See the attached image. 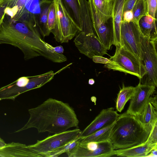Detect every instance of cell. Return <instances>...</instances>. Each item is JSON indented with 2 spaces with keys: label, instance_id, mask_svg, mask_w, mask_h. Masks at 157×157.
<instances>
[{
  "label": "cell",
  "instance_id": "cell-1",
  "mask_svg": "<svg viewBox=\"0 0 157 157\" xmlns=\"http://www.w3.org/2000/svg\"><path fill=\"white\" fill-rule=\"evenodd\" d=\"M36 26L34 22L13 20L5 14L0 25V44L17 47L25 60L42 56L55 63L67 61L65 56L54 52L42 39Z\"/></svg>",
  "mask_w": 157,
  "mask_h": 157
},
{
  "label": "cell",
  "instance_id": "cell-2",
  "mask_svg": "<svg viewBox=\"0 0 157 157\" xmlns=\"http://www.w3.org/2000/svg\"><path fill=\"white\" fill-rule=\"evenodd\" d=\"M28 112V121L15 132L35 128L38 133L57 134L78 127L79 121L74 109L68 104L56 99L49 98Z\"/></svg>",
  "mask_w": 157,
  "mask_h": 157
},
{
  "label": "cell",
  "instance_id": "cell-3",
  "mask_svg": "<svg viewBox=\"0 0 157 157\" xmlns=\"http://www.w3.org/2000/svg\"><path fill=\"white\" fill-rule=\"evenodd\" d=\"M151 128L126 112L120 114L114 123L109 140L114 150L130 147L146 142Z\"/></svg>",
  "mask_w": 157,
  "mask_h": 157
},
{
  "label": "cell",
  "instance_id": "cell-4",
  "mask_svg": "<svg viewBox=\"0 0 157 157\" xmlns=\"http://www.w3.org/2000/svg\"><path fill=\"white\" fill-rule=\"evenodd\" d=\"M114 55L109 59L110 62L105 64L108 69L129 74L141 79L146 73L145 67L140 58L122 47L116 46Z\"/></svg>",
  "mask_w": 157,
  "mask_h": 157
},
{
  "label": "cell",
  "instance_id": "cell-5",
  "mask_svg": "<svg viewBox=\"0 0 157 157\" xmlns=\"http://www.w3.org/2000/svg\"><path fill=\"white\" fill-rule=\"evenodd\" d=\"M157 40H152L141 36L140 59L144 66L146 73L140 79L141 83L154 86L157 85Z\"/></svg>",
  "mask_w": 157,
  "mask_h": 157
},
{
  "label": "cell",
  "instance_id": "cell-6",
  "mask_svg": "<svg viewBox=\"0 0 157 157\" xmlns=\"http://www.w3.org/2000/svg\"><path fill=\"white\" fill-rule=\"evenodd\" d=\"M54 4L56 20L55 27L51 31L56 41L68 42L79 31L64 8L61 0H52Z\"/></svg>",
  "mask_w": 157,
  "mask_h": 157
},
{
  "label": "cell",
  "instance_id": "cell-7",
  "mask_svg": "<svg viewBox=\"0 0 157 157\" xmlns=\"http://www.w3.org/2000/svg\"><path fill=\"white\" fill-rule=\"evenodd\" d=\"M77 128L61 133L54 134L41 140H37L33 144L28 146L34 153L44 157L46 154L62 147L77 138L82 132Z\"/></svg>",
  "mask_w": 157,
  "mask_h": 157
},
{
  "label": "cell",
  "instance_id": "cell-8",
  "mask_svg": "<svg viewBox=\"0 0 157 157\" xmlns=\"http://www.w3.org/2000/svg\"><path fill=\"white\" fill-rule=\"evenodd\" d=\"M45 84L44 78L40 75L21 77L11 83L0 88V100L14 101L21 94L40 88Z\"/></svg>",
  "mask_w": 157,
  "mask_h": 157
},
{
  "label": "cell",
  "instance_id": "cell-9",
  "mask_svg": "<svg viewBox=\"0 0 157 157\" xmlns=\"http://www.w3.org/2000/svg\"><path fill=\"white\" fill-rule=\"evenodd\" d=\"M114 150L109 140L100 142L80 141L66 153L69 157H109L114 155Z\"/></svg>",
  "mask_w": 157,
  "mask_h": 157
},
{
  "label": "cell",
  "instance_id": "cell-10",
  "mask_svg": "<svg viewBox=\"0 0 157 157\" xmlns=\"http://www.w3.org/2000/svg\"><path fill=\"white\" fill-rule=\"evenodd\" d=\"M141 34L138 23L134 21L127 22L122 20L120 46L140 59Z\"/></svg>",
  "mask_w": 157,
  "mask_h": 157
},
{
  "label": "cell",
  "instance_id": "cell-11",
  "mask_svg": "<svg viewBox=\"0 0 157 157\" xmlns=\"http://www.w3.org/2000/svg\"><path fill=\"white\" fill-rule=\"evenodd\" d=\"M74 42L79 52L89 58L95 56H103L107 54V50L95 33H77Z\"/></svg>",
  "mask_w": 157,
  "mask_h": 157
},
{
  "label": "cell",
  "instance_id": "cell-12",
  "mask_svg": "<svg viewBox=\"0 0 157 157\" xmlns=\"http://www.w3.org/2000/svg\"><path fill=\"white\" fill-rule=\"evenodd\" d=\"M93 26L96 35L107 50L114 43V34L111 21L103 19L96 10L92 0H88Z\"/></svg>",
  "mask_w": 157,
  "mask_h": 157
},
{
  "label": "cell",
  "instance_id": "cell-13",
  "mask_svg": "<svg viewBox=\"0 0 157 157\" xmlns=\"http://www.w3.org/2000/svg\"><path fill=\"white\" fill-rule=\"evenodd\" d=\"M156 87L140 82L136 87L126 112L138 117L141 115L149 98L155 91Z\"/></svg>",
  "mask_w": 157,
  "mask_h": 157
},
{
  "label": "cell",
  "instance_id": "cell-14",
  "mask_svg": "<svg viewBox=\"0 0 157 157\" xmlns=\"http://www.w3.org/2000/svg\"><path fill=\"white\" fill-rule=\"evenodd\" d=\"M120 114L113 107L102 109L78 136L82 138L114 123Z\"/></svg>",
  "mask_w": 157,
  "mask_h": 157
},
{
  "label": "cell",
  "instance_id": "cell-15",
  "mask_svg": "<svg viewBox=\"0 0 157 157\" xmlns=\"http://www.w3.org/2000/svg\"><path fill=\"white\" fill-rule=\"evenodd\" d=\"M112 2L111 23L114 34L113 44L119 46L120 33L125 0H111Z\"/></svg>",
  "mask_w": 157,
  "mask_h": 157
},
{
  "label": "cell",
  "instance_id": "cell-16",
  "mask_svg": "<svg viewBox=\"0 0 157 157\" xmlns=\"http://www.w3.org/2000/svg\"><path fill=\"white\" fill-rule=\"evenodd\" d=\"M0 157H41L33 152L25 144L12 142L0 147Z\"/></svg>",
  "mask_w": 157,
  "mask_h": 157
},
{
  "label": "cell",
  "instance_id": "cell-17",
  "mask_svg": "<svg viewBox=\"0 0 157 157\" xmlns=\"http://www.w3.org/2000/svg\"><path fill=\"white\" fill-rule=\"evenodd\" d=\"M153 145L146 141L145 143L130 147L114 150V155L127 157H147Z\"/></svg>",
  "mask_w": 157,
  "mask_h": 157
},
{
  "label": "cell",
  "instance_id": "cell-18",
  "mask_svg": "<svg viewBox=\"0 0 157 157\" xmlns=\"http://www.w3.org/2000/svg\"><path fill=\"white\" fill-rule=\"evenodd\" d=\"M52 1V0H41L39 3L40 12L36 19V24L44 37L49 36L51 33L48 27V19L49 8Z\"/></svg>",
  "mask_w": 157,
  "mask_h": 157
},
{
  "label": "cell",
  "instance_id": "cell-19",
  "mask_svg": "<svg viewBox=\"0 0 157 157\" xmlns=\"http://www.w3.org/2000/svg\"><path fill=\"white\" fill-rule=\"evenodd\" d=\"M156 100V96L151 97L141 115L138 117L143 123L151 128L157 121Z\"/></svg>",
  "mask_w": 157,
  "mask_h": 157
},
{
  "label": "cell",
  "instance_id": "cell-20",
  "mask_svg": "<svg viewBox=\"0 0 157 157\" xmlns=\"http://www.w3.org/2000/svg\"><path fill=\"white\" fill-rule=\"evenodd\" d=\"M157 19L147 15L143 17L139 21V25L142 35L152 40H157L156 27Z\"/></svg>",
  "mask_w": 157,
  "mask_h": 157
},
{
  "label": "cell",
  "instance_id": "cell-21",
  "mask_svg": "<svg viewBox=\"0 0 157 157\" xmlns=\"http://www.w3.org/2000/svg\"><path fill=\"white\" fill-rule=\"evenodd\" d=\"M79 0L81 32L85 34L94 33L96 34L93 26L88 1L87 0Z\"/></svg>",
  "mask_w": 157,
  "mask_h": 157
},
{
  "label": "cell",
  "instance_id": "cell-22",
  "mask_svg": "<svg viewBox=\"0 0 157 157\" xmlns=\"http://www.w3.org/2000/svg\"><path fill=\"white\" fill-rule=\"evenodd\" d=\"M66 11L79 32L81 28L80 21V3L79 0H61Z\"/></svg>",
  "mask_w": 157,
  "mask_h": 157
},
{
  "label": "cell",
  "instance_id": "cell-23",
  "mask_svg": "<svg viewBox=\"0 0 157 157\" xmlns=\"http://www.w3.org/2000/svg\"><path fill=\"white\" fill-rule=\"evenodd\" d=\"M95 8L101 18L105 21L111 18L112 2L111 0H92Z\"/></svg>",
  "mask_w": 157,
  "mask_h": 157
},
{
  "label": "cell",
  "instance_id": "cell-24",
  "mask_svg": "<svg viewBox=\"0 0 157 157\" xmlns=\"http://www.w3.org/2000/svg\"><path fill=\"white\" fill-rule=\"evenodd\" d=\"M135 87L132 86L123 87L120 90L117 98L116 109L121 112L123 110L127 102L132 97Z\"/></svg>",
  "mask_w": 157,
  "mask_h": 157
},
{
  "label": "cell",
  "instance_id": "cell-25",
  "mask_svg": "<svg viewBox=\"0 0 157 157\" xmlns=\"http://www.w3.org/2000/svg\"><path fill=\"white\" fill-rule=\"evenodd\" d=\"M114 124L82 138L80 141L83 142H100L109 140L112 129Z\"/></svg>",
  "mask_w": 157,
  "mask_h": 157
},
{
  "label": "cell",
  "instance_id": "cell-26",
  "mask_svg": "<svg viewBox=\"0 0 157 157\" xmlns=\"http://www.w3.org/2000/svg\"><path fill=\"white\" fill-rule=\"evenodd\" d=\"M134 21L139 23L140 20L148 14L147 5L146 0H137L132 10Z\"/></svg>",
  "mask_w": 157,
  "mask_h": 157
},
{
  "label": "cell",
  "instance_id": "cell-27",
  "mask_svg": "<svg viewBox=\"0 0 157 157\" xmlns=\"http://www.w3.org/2000/svg\"><path fill=\"white\" fill-rule=\"evenodd\" d=\"M82 138L78 136L75 140L62 147L46 154L44 157H58L63 153H67L75 147Z\"/></svg>",
  "mask_w": 157,
  "mask_h": 157
},
{
  "label": "cell",
  "instance_id": "cell-28",
  "mask_svg": "<svg viewBox=\"0 0 157 157\" xmlns=\"http://www.w3.org/2000/svg\"><path fill=\"white\" fill-rule=\"evenodd\" d=\"M56 20V11L54 3L53 1L49 8L48 19V27L51 33L54 28Z\"/></svg>",
  "mask_w": 157,
  "mask_h": 157
},
{
  "label": "cell",
  "instance_id": "cell-29",
  "mask_svg": "<svg viewBox=\"0 0 157 157\" xmlns=\"http://www.w3.org/2000/svg\"><path fill=\"white\" fill-rule=\"evenodd\" d=\"M157 121L151 127L147 141L153 145H157Z\"/></svg>",
  "mask_w": 157,
  "mask_h": 157
},
{
  "label": "cell",
  "instance_id": "cell-30",
  "mask_svg": "<svg viewBox=\"0 0 157 157\" xmlns=\"http://www.w3.org/2000/svg\"><path fill=\"white\" fill-rule=\"evenodd\" d=\"M148 9V14L154 19L156 18L157 0H146Z\"/></svg>",
  "mask_w": 157,
  "mask_h": 157
},
{
  "label": "cell",
  "instance_id": "cell-31",
  "mask_svg": "<svg viewBox=\"0 0 157 157\" xmlns=\"http://www.w3.org/2000/svg\"><path fill=\"white\" fill-rule=\"evenodd\" d=\"M122 20L127 22L133 21V15L132 11L127 10L123 12Z\"/></svg>",
  "mask_w": 157,
  "mask_h": 157
},
{
  "label": "cell",
  "instance_id": "cell-32",
  "mask_svg": "<svg viewBox=\"0 0 157 157\" xmlns=\"http://www.w3.org/2000/svg\"><path fill=\"white\" fill-rule=\"evenodd\" d=\"M137 0H125L123 8V12L127 10H132Z\"/></svg>",
  "mask_w": 157,
  "mask_h": 157
},
{
  "label": "cell",
  "instance_id": "cell-33",
  "mask_svg": "<svg viewBox=\"0 0 157 157\" xmlns=\"http://www.w3.org/2000/svg\"><path fill=\"white\" fill-rule=\"evenodd\" d=\"M94 62L95 63H104L105 64L110 62L109 59L103 57L101 56H95L92 58Z\"/></svg>",
  "mask_w": 157,
  "mask_h": 157
},
{
  "label": "cell",
  "instance_id": "cell-34",
  "mask_svg": "<svg viewBox=\"0 0 157 157\" xmlns=\"http://www.w3.org/2000/svg\"><path fill=\"white\" fill-rule=\"evenodd\" d=\"M7 6V3L0 5V25L6 14L5 10Z\"/></svg>",
  "mask_w": 157,
  "mask_h": 157
},
{
  "label": "cell",
  "instance_id": "cell-35",
  "mask_svg": "<svg viewBox=\"0 0 157 157\" xmlns=\"http://www.w3.org/2000/svg\"><path fill=\"white\" fill-rule=\"evenodd\" d=\"M50 47L53 51L58 53L63 54L64 51L63 47L61 45L53 47L50 45Z\"/></svg>",
  "mask_w": 157,
  "mask_h": 157
},
{
  "label": "cell",
  "instance_id": "cell-36",
  "mask_svg": "<svg viewBox=\"0 0 157 157\" xmlns=\"http://www.w3.org/2000/svg\"><path fill=\"white\" fill-rule=\"evenodd\" d=\"M157 156V145L155 146L151 150L147 157Z\"/></svg>",
  "mask_w": 157,
  "mask_h": 157
},
{
  "label": "cell",
  "instance_id": "cell-37",
  "mask_svg": "<svg viewBox=\"0 0 157 157\" xmlns=\"http://www.w3.org/2000/svg\"><path fill=\"white\" fill-rule=\"evenodd\" d=\"M12 0H0V5L6 3H8L10 2Z\"/></svg>",
  "mask_w": 157,
  "mask_h": 157
},
{
  "label": "cell",
  "instance_id": "cell-38",
  "mask_svg": "<svg viewBox=\"0 0 157 157\" xmlns=\"http://www.w3.org/2000/svg\"><path fill=\"white\" fill-rule=\"evenodd\" d=\"M94 80L92 78L89 79L88 81V83L90 85H92L94 84Z\"/></svg>",
  "mask_w": 157,
  "mask_h": 157
}]
</instances>
